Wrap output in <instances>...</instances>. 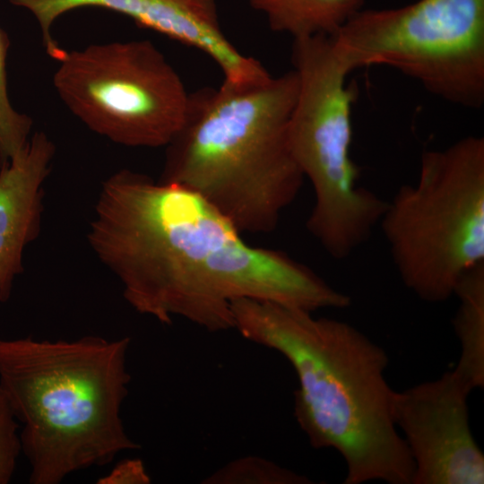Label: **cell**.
I'll return each instance as SVG.
<instances>
[{"mask_svg": "<svg viewBox=\"0 0 484 484\" xmlns=\"http://www.w3.org/2000/svg\"><path fill=\"white\" fill-rule=\"evenodd\" d=\"M298 90L293 69L257 84L223 82L190 93L160 181L197 193L241 233L272 231L305 178L289 142Z\"/></svg>", "mask_w": 484, "mask_h": 484, "instance_id": "277c9868", "label": "cell"}, {"mask_svg": "<svg viewBox=\"0 0 484 484\" xmlns=\"http://www.w3.org/2000/svg\"><path fill=\"white\" fill-rule=\"evenodd\" d=\"M151 478L140 459L119 462L105 476L98 480L99 484H148Z\"/></svg>", "mask_w": 484, "mask_h": 484, "instance_id": "e0dca14e", "label": "cell"}, {"mask_svg": "<svg viewBox=\"0 0 484 484\" xmlns=\"http://www.w3.org/2000/svg\"><path fill=\"white\" fill-rule=\"evenodd\" d=\"M403 284L421 300L454 295L484 262V139L466 136L421 154L414 185H402L379 224Z\"/></svg>", "mask_w": 484, "mask_h": 484, "instance_id": "8992f818", "label": "cell"}, {"mask_svg": "<svg viewBox=\"0 0 484 484\" xmlns=\"http://www.w3.org/2000/svg\"><path fill=\"white\" fill-rule=\"evenodd\" d=\"M331 38L350 73L386 65L450 103H484V0L362 8Z\"/></svg>", "mask_w": 484, "mask_h": 484, "instance_id": "52a82bcc", "label": "cell"}, {"mask_svg": "<svg viewBox=\"0 0 484 484\" xmlns=\"http://www.w3.org/2000/svg\"><path fill=\"white\" fill-rule=\"evenodd\" d=\"M231 311L243 338L279 352L295 370V419L314 448L341 455L343 483L412 484L382 347L348 323L271 301L241 298Z\"/></svg>", "mask_w": 484, "mask_h": 484, "instance_id": "7a4b0ae2", "label": "cell"}, {"mask_svg": "<svg viewBox=\"0 0 484 484\" xmlns=\"http://www.w3.org/2000/svg\"><path fill=\"white\" fill-rule=\"evenodd\" d=\"M130 338L0 339V389L17 421L29 482L58 484L140 448L121 407L131 381Z\"/></svg>", "mask_w": 484, "mask_h": 484, "instance_id": "3957f363", "label": "cell"}, {"mask_svg": "<svg viewBox=\"0 0 484 484\" xmlns=\"http://www.w3.org/2000/svg\"><path fill=\"white\" fill-rule=\"evenodd\" d=\"M263 13L269 27L293 39L334 36L346 22L363 8L364 0H249Z\"/></svg>", "mask_w": 484, "mask_h": 484, "instance_id": "7c38bea8", "label": "cell"}, {"mask_svg": "<svg viewBox=\"0 0 484 484\" xmlns=\"http://www.w3.org/2000/svg\"><path fill=\"white\" fill-rule=\"evenodd\" d=\"M216 207L174 183L121 169L101 186L88 242L138 313L180 317L211 332L234 329L233 301L314 312L345 308L348 295L286 253L254 246Z\"/></svg>", "mask_w": 484, "mask_h": 484, "instance_id": "6da1fadb", "label": "cell"}, {"mask_svg": "<svg viewBox=\"0 0 484 484\" xmlns=\"http://www.w3.org/2000/svg\"><path fill=\"white\" fill-rule=\"evenodd\" d=\"M29 11L41 30L48 54L58 48L51 27L63 14L81 7H102L125 14L153 30L209 56L221 70L224 82L243 85L265 72L256 59L239 52L223 33L216 0H10Z\"/></svg>", "mask_w": 484, "mask_h": 484, "instance_id": "30bf717a", "label": "cell"}, {"mask_svg": "<svg viewBox=\"0 0 484 484\" xmlns=\"http://www.w3.org/2000/svg\"><path fill=\"white\" fill-rule=\"evenodd\" d=\"M55 150L45 133L36 132L17 155L0 164V303L10 298L24 271V251L39 235L44 183Z\"/></svg>", "mask_w": 484, "mask_h": 484, "instance_id": "8fae6325", "label": "cell"}, {"mask_svg": "<svg viewBox=\"0 0 484 484\" xmlns=\"http://www.w3.org/2000/svg\"><path fill=\"white\" fill-rule=\"evenodd\" d=\"M471 391L454 369L395 391L394 420L413 460L412 484L484 483V454L469 422Z\"/></svg>", "mask_w": 484, "mask_h": 484, "instance_id": "9c48e42d", "label": "cell"}, {"mask_svg": "<svg viewBox=\"0 0 484 484\" xmlns=\"http://www.w3.org/2000/svg\"><path fill=\"white\" fill-rule=\"evenodd\" d=\"M19 424L0 389V484L9 483L22 453Z\"/></svg>", "mask_w": 484, "mask_h": 484, "instance_id": "2e32d148", "label": "cell"}, {"mask_svg": "<svg viewBox=\"0 0 484 484\" xmlns=\"http://www.w3.org/2000/svg\"><path fill=\"white\" fill-rule=\"evenodd\" d=\"M212 484H307L312 481L304 475L280 466L272 461L247 456L236 459L207 477Z\"/></svg>", "mask_w": 484, "mask_h": 484, "instance_id": "5bb4252c", "label": "cell"}, {"mask_svg": "<svg viewBox=\"0 0 484 484\" xmlns=\"http://www.w3.org/2000/svg\"><path fill=\"white\" fill-rule=\"evenodd\" d=\"M292 64L298 90L289 142L315 194L307 229L331 257L342 260L369 238L387 201L358 184L350 157L355 93L332 38L293 39Z\"/></svg>", "mask_w": 484, "mask_h": 484, "instance_id": "5b68a950", "label": "cell"}, {"mask_svg": "<svg viewBox=\"0 0 484 484\" xmlns=\"http://www.w3.org/2000/svg\"><path fill=\"white\" fill-rule=\"evenodd\" d=\"M54 87L89 129L128 147H167L182 129L190 93L147 39L91 44L57 61Z\"/></svg>", "mask_w": 484, "mask_h": 484, "instance_id": "ba28073f", "label": "cell"}, {"mask_svg": "<svg viewBox=\"0 0 484 484\" xmlns=\"http://www.w3.org/2000/svg\"><path fill=\"white\" fill-rule=\"evenodd\" d=\"M454 295L459 307L453 321L461 343L454 370L471 386H484V262L467 270L458 280Z\"/></svg>", "mask_w": 484, "mask_h": 484, "instance_id": "4fadbf2b", "label": "cell"}, {"mask_svg": "<svg viewBox=\"0 0 484 484\" xmlns=\"http://www.w3.org/2000/svg\"><path fill=\"white\" fill-rule=\"evenodd\" d=\"M9 40L0 28V164L17 155L26 145L32 120L13 106L7 91L6 55Z\"/></svg>", "mask_w": 484, "mask_h": 484, "instance_id": "9a60e30c", "label": "cell"}]
</instances>
